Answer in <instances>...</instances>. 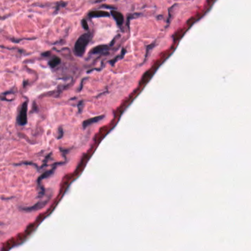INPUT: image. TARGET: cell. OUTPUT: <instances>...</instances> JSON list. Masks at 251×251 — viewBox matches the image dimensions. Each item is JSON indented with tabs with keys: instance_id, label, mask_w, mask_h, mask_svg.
Here are the masks:
<instances>
[{
	"instance_id": "6da1fadb",
	"label": "cell",
	"mask_w": 251,
	"mask_h": 251,
	"mask_svg": "<svg viewBox=\"0 0 251 251\" xmlns=\"http://www.w3.org/2000/svg\"><path fill=\"white\" fill-rule=\"evenodd\" d=\"M89 40H90V34L89 33H85V34L82 35L77 41L75 43L74 45V50L75 53L79 56H82L84 53L85 47L88 45Z\"/></svg>"
},
{
	"instance_id": "7a4b0ae2",
	"label": "cell",
	"mask_w": 251,
	"mask_h": 251,
	"mask_svg": "<svg viewBox=\"0 0 251 251\" xmlns=\"http://www.w3.org/2000/svg\"><path fill=\"white\" fill-rule=\"evenodd\" d=\"M27 103L25 102L23 104V106L22 108L21 112L19 116L18 117V122L20 125H24L27 123Z\"/></svg>"
},
{
	"instance_id": "3957f363",
	"label": "cell",
	"mask_w": 251,
	"mask_h": 251,
	"mask_svg": "<svg viewBox=\"0 0 251 251\" xmlns=\"http://www.w3.org/2000/svg\"><path fill=\"white\" fill-rule=\"evenodd\" d=\"M111 14L114 18V19L116 20V22H117L119 25H121L123 22V16H122V14L120 12H117V11L112 10L111 11Z\"/></svg>"
},
{
	"instance_id": "277c9868",
	"label": "cell",
	"mask_w": 251,
	"mask_h": 251,
	"mask_svg": "<svg viewBox=\"0 0 251 251\" xmlns=\"http://www.w3.org/2000/svg\"><path fill=\"white\" fill-rule=\"evenodd\" d=\"M91 17H100V16H108L109 14L105 11H93L89 14Z\"/></svg>"
},
{
	"instance_id": "5b68a950",
	"label": "cell",
	"mask_w": 251,
	"mask_h": 251,
	"mask_svg": "<svg viewBox=\"0 0 251 251\" xmlns=\"http://www.w3.org/2000/svg\"><path fill=\"white\" fill-rule=\"evenodd\" d=\"M103 116H98V117H95V118H92V119H90V120H88L86 121H85L84 122H83V127H86L87 126L89 125V124L94 123V122H98V121H100V120H102L103 119Z\"/></svg>"
},
{
	"instance_id": "8992f818",
	"label": "cell",
	"mask_w": 251,
	"mask_h": 251,
	"mask_svg": "<svg viewBox=\"0 0 251 251\" xmlns=\"http://www.w3.org/2000/svg\"><path fill=\"white\" fill-rule=\"evenodd\" d=\"M60 62H61L60 58H58V57H55V59H53V60L49 61V64L51 67H55L57 65H58L59 64H60Z\"/></svg>"
},
{
	"instance_id": "52a82bcc",
	"label": "cell",
	"mask_w": 251,
	"mask_h": 251,
	"mask_svg": "<svg viewBox=\"0 0 251 251\" xmlns=\"http://www.w3.org/2000/svg\"><path fill=\"white\" fill-rule=\"evenodd\" d=\"M105 46H96V47L94 48V49L92 50V53H99L100 52L103 51V50L105 49Z\"/></svg>"
},
{
	"instance_id": "ba28073f",
	"label": "cell",
	"mask_w": 251,
	"mask_h": 251,
	"mask_svg": "<svg viewBox=\"0 0 251 251\" xmlns=\"http://www.w3.org/2000/svg\"><path fill=\"white\" fill-rule=\"evenodd\" d=\"M83 25L85 29H88V25H87V22H85V20H83Z\"/></svg>"
}]
</instances>
